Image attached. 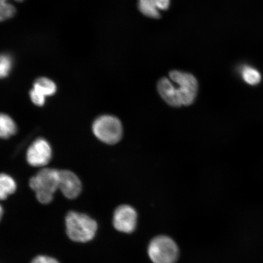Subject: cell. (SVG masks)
Masks as SVG:
<instances>
[{
  "instance_id": "cell-1",
  "label": "cell",
  "mask_w": 263,
  "mask_h": 263,
  "mask_svg": "<svg viewBox=\"0 0 263 263\" xmlns=\"http://www.w3.org/2000/svg\"><path fill=\"white\" fill-rule=\"evenodd\" d=\"M66 231L72 241L87 242L95 237L98 225L94 219L85 214L70 212L65 218Z\"/></svg>"
},
{
  "instance_id": "cell-2",
  "label": "cell",
  "mask_w": 263,
  "mask_h": 263,
  "mask_svg": "<svg viewBox=\"0 0 263 263\" xmlns=\"http://www.w3.org/2000/svg\"><path fill=\"white\" fill-rule=\"evenodd\" d=\"M59 172L51 168L40 171L29 181V185L35 193L36 197L43 204H48L53 199L59 189Z\"/></svg>"
},
{
  "instance_id": "cell-3",
  "label": "cell",
  "mask_w": 263,
  "mask_h": 263,
  "mask_svg": "<svg viewBox=\"0 0 263 263\" xmlns=\"http://www.w3.org/2000/svg\"><path fill=\"white\" fill-rule=\"evenodd\" d=\"M169 78L175 85L182 106H189L195 101L199 89L198 81L192 74L180 70L170 72Z\"/></svg>"
},
{
  "instance_id": "cell-4",
  "label": "cell",
  "mask_w": 263,
  "mask_h": 263,
  "mask_svg": "<svg viewBox=\"0 0 263 263\" xmlns=\"http://www.w3.org/2000/svg\"><path fill=\"white\" fill-rule=\"evenodd\" d=\"M147 253L153 263H176L179 254V248L175 241L164 235L158 236L151 240Z\"/></svg>"
},
{
  "instance_id": "cell-5",
  "label": "cell",
  "mask_w": 263,
  "mask_h": 263,
  "mask_svg": "<svg viewBox=\"0 0 263 263\" xmlns=\"http://www.w3.org/2000/svg\"><path fill=\"white\" fill-rule=\"evenodd\" d=\"M93 134L102 142L115 144L122 139V124L116 117L104 115L97 118L93 124Z\"/></svg>"
},
{
  "instance_id": "cell-6",
  "label": "cell",
  "mask_w": 263,
  "mask_h": 263,
  "mask_svg": "<svg viewBox=\"0 0 263 263\" xmlns=\"http://www.w3.org/2000/svg\"><path fill=\"white\" fill-rule=\"evenodd\" d=\"M137 213L133 206L121 205L115 210L113 224L115 229L124 233H133L136 229Z\"/></svg>"
},
{
  "instance_id": "cell-7",
  "label": "cell",
  "mask_w": 263,
  "mask_h": 263,
  "mask_svg": "<svg viewBox=\"0 0 263 263\" xmlns=\"http://www.w3.org/2000/svg\"><path fill=\"white\" fill-rule=\"evenodd\" d=\"M52 150L47 140H36L31 144L26 154V159L30 165L41 167L47 165L51 160Z\"/></svg>"
},
{
  "instance_id": "cell-8",
  "label": "cell",
  "mask_w": 263,
  "mask_h": 263,
  "mask_svg": "<svg viewBox=\"0 0 263 263\" xmlns=\"http://www.w3.org/2000/svg\"><path fill=\"white\" fill-rule=\"evenodd\" d=\"M57 90V85L53 81L42 77L35 81L29 95L33 103L36 106H42L45 104L46 98L52 96Z\"/></svg>"
},
{
  "instance_id": "cell-9",
  "label": "cell",
  "mask_w": 263,
  "mask_h": 263,
  "mask_svg": "<svg viewBox=\"0 0 263 263\" xmlns=\"http://www.w3.org/2000/svg\"><path fill=\"white\" fill-rule=\"evenodd\" d=\"M59 189L68 199H73L80 195L82 184L80 179L70 171L59 172Z\"/></svg>"
},
{
  "instance_id": "cell-10",
  "label": "cell",
  "mask_w": 263,
  "mask_h": 263,
  "mask_svg": "<svg viewBox=\"0 0 263 263\" xmlns=\"http://www.w3.org/2000/svg\"><path fill=\"white\" fill-rule=\"evenodd\" d=\"M157 87L160 97L167 104L174 107L182 106L176 93L175 85L170 78H161L158 82Z\"/></svg>"
},
{
  "instance_id": "cell-11",
  "label": "cell",
  "mask_w": 263,
  "mask_h": 263,
  "mask_svg": "<svg viewBox=\"0 0 263 263\" xmlns=\"http://www.w3.org/2000/svg\"><path fill=\"white\" fill-rule=\"evenodd\" d=\"M138 7L141 14L151 18H160V9L158 0H139Z\"/></svg>"
},
{
  "instance_id": "cell-12",
  "label": "cell",
  "mask_w": 263,
  "mask_h": 263,
  "mask_svg": "<svg viewBox=\"0 0 263 263\" xmlns=\"http://www.w3.org/2000/svg\"><path fill=\"white\" fill-rule=\"evenodd\" d=\"M16 132V124L11 117L8 115L0 114V138L9 139L14 136Z\"/></svg>"
},
{
  "instance_id": "cell-13",
  "label": "cell",
  "mask_w": 263,
  "mask_h": 263,
  "mask_svg": "<svg viewBox=\"0 0 263 263\" xmlns=\"http://www.w3.org/2000/svg\"><path fill=\"white\" fill-rule=\"evenodd\" d=\"M15 180L8 174H0V200H5L15 192Z\"/></svg>"
},
{
  "instance_id": "cell-14",
  "label": "cell",
  "mask_w": 263,
  "mask_h": 263,
  "mask_svg": "<svg viewBox=\"0 0 263 263\" xmlns=\"http://www.w3.org/2000/svg\"><path fill=\"white\" fill-rule=\"evenodd\" d=\"M9 0H0V22L7 21L15 14V6L9 3ZM13 1L22 2L24 0H13Z\"/></svg>"
},
{
  "instance_id": "cell-15",
  "label": "cell",
  "mask_w": 263,
  "mask_h": 263,
  "mask_svg": "<svg viewBox=\"0 0 263 263\" xmlns=\"http://www.w3.org/2000/svg\"><path fill=\"white\" fill-rule=\"evenodd\" d=\"M241 74L243 80L249 85L258 84L261 80V74L259 71L251 67L243 68Z\"/></svg>"
},
{
  "instance_id": "cell-16",
  "label": "cell",
  "mask_w": 263,
  "mask_h": 263,
  "mask_svg": "<svg viewBox=\"0 0 263 263\" xmlns=\"http://www.w3.org/2000/svg\"><path fill=\"white\" fill-rule=\"evenodd\" d=\"M12 58L8 54H0V79L8 77L12 68Z\"/></svg>"
},
{
  "instance_id": "cell-17",
  "label": "cell",
  "mask_w": 263,
  "mask_h": 263,
  "mask_svg": "<svg viewBox=\"0 0 263 263\" xmlns=\"http://www.w3.org/2000/svg\"><path fill=\"white\" fill-rule=\"evenodd\" d=\"M31 263H60L57 259L45 255H40L35 257Z\"/></svg>"
},
{
  "instance_id": "cell-18",
  "label": "cell",
  "mask_w": 263,
  "mask_h": 263,
  "mask_svg": "<svg viewBox=\"0 0 263 263\" xmlns=\"http://www.w3.org/2000/svg\"><path fill=\"white\" fill-rule=\"evenodd\" d=\"M3 214V210L1 205H0V221H1Z\"/></svg>"
}]
</instances>
